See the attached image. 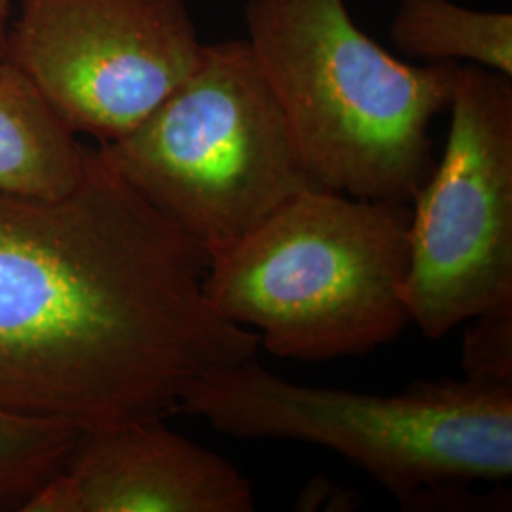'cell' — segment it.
I'll use <instances>...</instances> for the list:
<instances>
[{"mask_svg": "<svg viewBox=\"0 0 512 512\" xmlns=\"http://www.w3.org/2000/svg\"><path fill=\"white\" fill-rule=\"evenodd\" d=\"M80 429L0 412V511H18L69 456Z\"/></svg>", "mask_w": 512, "mask_h": 512, "instance_id": "11", "label": "cell"}, {"mask_svg": "<svg viewBox=\"0 0 512 512\" xmlns=\"http://www.w3.org/2000/svg\"><path fill=\"white\" fill-rule=\"evenodd\" d=\"M471 321L461 353L463 378L488 387H512V302Z\"/></svg>", "mask_w": 512, "mask_h": 512, "instance_id": "12", "label": "cell"}, {"mask_svg": "<svg viewBox=\"0 0 512 512\" xmlns=\"http://www.w3.org/2000/svg\"><path fill=\"white\" fill-rule=\"evenodd\" d=\"M99 152L209 258L319 186L245 38L205 44L194 73Z\"/></svg>", "mask_w": 512, "mask_h": 512, "instance_id": "5", "label": "cell"}, {"mask_svg": "<svg viewBox=\"0 0 512 512\" xmlns=\"http://www.w3.org/2000/svg\"><path fill=\"white\" fill-rule=\"evenodd\" d=\"M10 12H12V0H0V59H4L6 46H8Z\"/></svg>", "mask_w": 512, "mask_h": 512, "instance_id": "13", "label": "cell"}, {"mask_svg": "<svg viewBox=\"0 0 512 512\" xmlns=\"http://www.w3.org/2000/svg\"><path fill=\"white\" fill-rule=\"evenodd\" d=\"M4 59L73 133L139 128L200 65L184 0H19Z\"/></svg>", "mask_w": 512, "mask_h": 512, "instance_id": "7", "label": "cell"}, {"mask_svg": "<svg viewBox=\"0 0 512 512\" xmlns=\"http://www.w3.org/2000/svg\"><path fill=\"white\" fill-rule=\"evenodd\" d=\"M408 203L308 188L209 258L203 293L279 359L365 355L410 323Z\"/></svg>", "mask_w": 512, "mask_h": 512, "instance_id": "3", "label": "cell"}, {"mask_svg": "<svg viewBox=\"0 0 512 512\" xmlns=\"http://www.w3.org/2000/svg\"><path fill=\"white\" fill-rule=\"evenodd\" d=\"M389 37L423 63L476 65L512 78V14L473 10L454 0H399Z\"/></svg>", "mask_w": 512, "mask_h": 512, "instance_id": "10", "label": "cell"}, {"mask_svg": "<svg viewBox=\"0 0 512 512\" xmlns=\"http://www.w3.org/2000/svg\"><path fill=\"white\" fill-rule=\"evenodd\" d=\"M255 490L217 452L129 418L82 429L69 456L21 512H251Z\"/></svg>", "mask_w": 512, "mask_h": 512, "instance_id": "8", "label": "cell"}, {"mask_svg": "<svg viewBox=\"0 0 512 512\" xmlns=\"http://www.w3.org/2000/svg\"><path fill=\"white\" fill-rule=\"evenodd\" d=\"M450 129L410 207L404 302L437 340L512 302V78L459 65Z\"/></svg>", "mask_w": 512, "mask_h": 512, "instance_id": "6", "label": "cell"}, {"mask_svg": "<svg viewBox=\"0 0 512 512\" xmlns=\"http://www.w3.org/2000/svg\"><path fill=\"white\" fill-rule=\"evenodd\" d=\"M179 410L222 435L329 448L399 503L448 482L512 476V387L444 378L372 395L296 384L251 357L196 378Z\"/></svg>", "mask_w": 512, "mask_h": 512, "instance_id": "4", "label": "cell"}, {"mask_svg": "<svg viewBox=\"0 0 512 512\" xmlns=\"http://www.w3.org/2000/svg\"><path fill=\"white\" fill-rule=\"evenodd\" d=\"M86 156L35 86L0 59V194L61 196L82 177Z\"/></svg>", "mask_w": 512, "mask_h": 512, "instance_id": "9", "label": "cell"}, {"mask_svg": "<svg viewBox=\"0 0 512 512\" xmlns=\"http://www.w3.org/2000/svg\"><path fill=\"white\" fill-rule=\"evenodd\" d=\"M243 23L311 179L410 205L437 162L431 126L448 110L458 63L389 54L346 0H245Z\"/></svg>", "mask_w": 512, "mask_h": 512, "instance_id": "2", "label": "cell"}, {"mask_svg": "<svg viewBox=\"0 0 512 512\" xmlns=\"http://www.w3.org/2000/svg\"><path fill=\"white\" fill-rule=\"evenodd\" d=\"M209 255L88 148L55 198L0 194V412L90 429L164 418L258 336L213 310Z\"/></svg>", "mask_w": 512, "mask_h": 512, "instance_id": "1", "label": "cell"}]
</instances>
